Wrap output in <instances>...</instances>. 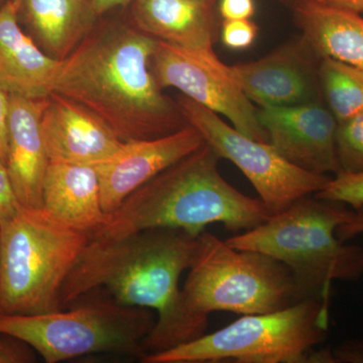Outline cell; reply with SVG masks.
I'll return each mask as SVG.
<instances>
[{"label":"cell","instance_id":"obj_34","mask_svg":"<svg viewBox=\"0 0 363 363\" xmlns=\"http://www.w3.org/2000/svg\"><path fill=\"white\" fill-rule=\"evenodd\" d=\"M208 1L211 2V4H213V2L215 1V0H208Z\"/></svg>","mask_w":363,"mask_h":363},{"label":"cell","instance_id":"obj_28","mask_svg":"<svg viewBox=\"0 0 363 363\" xmlns=\"http://www.w3.org/2000/svg\"><path fill=\"white\" fill-rule=\"evenodd\" d=\"M336 363H363V339H350L332 350Z\"/></svg>","mask_w":363,"mask_h":363},{"label":"cell","instance_id":"obj_16","mask_svg":"<svg viewBox=\"0 0 363 363\" xmlns=\"http://www.w3.org/2000/svg\"><path fill=\"white\" fill-rule=\"evenodd\" d=\"M62 61L51 58L23 32L16 0L0 6V89L33 99L49 96Z\"/></svg>","mask_w":363,"mask_h":363},{"label":"cell","instance_id":"obj_31","mask_svg":"<svg viewBox=\"0 0 363 363\" xmlns=\"http://www.w3.org/2000/svg\"><path fill=\"white\" fill-rule=\"evenodd\" d=\"M91 9L96 16H104V13H108L112 9L118 6H124L135 0H89Z\"/></svg>","mask_w":363,"mask_h":363},{"label":"cell","instance_id":"obj_32","mask_svg":"<svg viewBox=\"0 0 363 363\" xmlns=\"http://www.w3.org/2000/svg\"><path fill=\"white\" fill-rule=\"evenodd\" d=\"M322 4H329L340 9H348L357 13H363V0H317Z\"/></svg>","mask_w":363,"mask_h":363},{"label":"cell","instance_id":"obj_3","mask_svg":"<svg viewBox=\"0 0 363 363\" xmlns=\"http://www.w3.org/2000/svg\"><path fill=\"white\" fill-rule=\"evenodd\" d=\"M220 157L206 143L164 169L105 215L91 238H121L145 229L169 227L200 235L209 224L250 230L271 217L262 200L231 186L218 169Z\"/></svg>","mask_w":363,"mask_h":363},{"label":"cell","instance_id":"obj_23","mask_svg":"<svg viewBox=\"0 0 363 363\" xmlns=\"http://www.w3.org/2000/svg\"><path fill=\"white\" fill-rule=\"evenodd\" d=\"M320 199L344 203L353 210L363 205V174L339 172L326 187L314 195Z\"/></svg>","mask_w":363,"mask_h":363},{"label":"cell","instance_id":"obj_13","mask_svg":"<svg viewBox=\"0 0 363 363\" xmlns=\"http://www.w3.org/2000/svg\"><path fill=\"white\" fill-rule=\"evenodd\" d=\"M204 143L189 124L161 138L123 143L116 154L94 166L105 215L116 211L135 190Z\"/></svg>","mask_w":363,"mask_h":363},{"label":"cell","instance_id":"obj_15","mask_svg":"<svg viewBox=\"0 0 363 363\" xmlns=\"http://www.w3.org/2000/svg\"><path fill=\"white\" fill-rule=\"evenodd\" d=\"M48 97L33 99L9 95L6 164L16 197L25 207L43 208V187L50 164L42 133Z\"/></svg>","mask_w":363,"mask_h":363},{"label":"cell","instance_id":"obj_18","mask_svg":"<svg viewBox=\"0 0 363 363\" xmlns=\"http://www.w3.org/2000/svg\"><path fill=\"white\" fill-rule=\"evenodd\" d=\"M43 208L67 225L89 233L96 230L105 213L95 167L50 162L43 187Z\"/></svg>","mask_w":363,"mask_h":363},{"label":"cell","instance_id":"obj_27","mask_svg":"<svg viewBox=\"0 0 363 363\" xmlns=\"http://www.w3.org/2000/svg\"><path fill=\"white\" fill-rule=\"evenodd\" d=\"M218 9L223 21L250 20L255 4V0H219Z\"/></svg>","mask_w":363,"mask_h":363},{"label":"cell","instance_id":"obj_21","mask_svg":"<svg viewBox=\"0 0 363 363\" xmlns=\"http://www.w3.org/2000/svg\"><path fill=\"white\" fill-rule=\"evenodd\" d=\"M319 78L324 100L338 123L363 112V69L323 58Z\"/></svg>","mask_w":363,"mask_h":363},{"label":"cell","instance_id":"obj_35","mask_svg":"<svg viewBox=\"0 0 363 363\" xmlns=\"http://www.w3.org/2000/svg\"><path fill=\"white\" fill-rule=\"evenodd\" d=\"M4 0H0V4H1L2 2H4Z\"/></svg>","mask_w":363,"mask_h":363},{"label":"cell","instance_id":"obj_6","mask_svg":"<svg viewBox=\"0 0 363 363\" xmlns=\"http://www.w3.org/2000/svg\"><path fill=\"white\" fill-rule=\"evenodd\" d=\"M330 298L311 297L279 311L242 315L211 334L143 358L145 363H315L328 337Z\"/></svg>","mask_w":363,"mask_h":363},{"label":"cell","instance_id":"obj_22","mask_svg":"<svg viewBox=\"0 0 363 363\" xmlns=\"http://www.w3.org/2000/svg\"><path fill=\"white\" fill-rule=\"evenodd\" d=\"M336 150L341 172L363 174V112L338 123Z\"/></svg>","mask_w":363,"mask_h":363},{"label":"cell","instance_id":"obj_8","mask_svg":"<svg viewBox=\"0 0 363 363\" xmlns=\"http://www.w3.org/2000/svg\"><path fill=\"white\" fill-rule=\"evenodd\" d=\"M147 308L116 301H94L70 311L37 315L0 314V335L28 344L45 362L59 363L83 355L116 353L143 359V342L156 324Z\"/></svg>","mask_w":363,"mask_h":363},{"label":"cell","instance_id":"obj_33","mask_svg":"<svg viewBox=\"0 0 363 363\" xmlns=\"http://www.w3.org/2000/svg\"><path fill=\"white\" fill-rule=\"evenodd\" d=\"M284 4H288L289 6L292 7V9H295L301 4H305V2L310 1V0H281Z\"/></svg>","mask_w":363,"mask_h":363},{"label":"cell","instance_id":"obj_1","mask_svg":"<svg viewBox=\"0 0 363 363\" xmlns=\"http://www.w3.org/2000/svg\"><path fill=\"white\" fill-rule=\"evenodd\" d=\"M198 247L199 235L169 227L108 240L90 236L62 288V308L104 286L118 304L156 313V324L143 342L147 355L190 342L208 326V316L191 309L180 288Z\"/></svg>","mask_w":363,"mask_h":363},{"label":"cell","instance_id":"obj_4","mask_svg":"<svg viewBox=\"0 0 363 363\" xmlns=\"http://www.w3.org/2000/svg\"><path fill=\"white\" fill-rule=\"evenodd\" d=\"M354 210L306 196L259 226L226 240L238 250L266 253L290 267L306 298H331L332 283L363 276V248L336 235Z\"/></svg>","mask_w":363,"mask_h":363},{"label":"cell","instance_id":"obj_24","mask_svg":"<svg viewBox=\"0 0 363 363\" xmlns=\"http://www.w3.org/2000/svg\"><path fill=\"white\" fill-rule=\"evenodd\" d=\"M257 33L259 28L252 20L223 21L220 39L227 49L242 51L255 43Z\"/></svg>","mask_w":363,"mask_h":363},{"label":"cell","instance_id":"obj_14","mask_svg":"<svg viewBox=\"0 0 363 363\" xmlns=\"http://www.w3.org/2000/svg\"><path fill=\"white\" fill-rule=\"evenodd\" d=\"M42 133L50 162L95 166L123 145L99 117L56 93L48 97Z\"/></svg>","mask_w":363,"mask_h":363},{"label":"cell","instance_id":"obj_20","mask_svg":"<svg viewBox=\"0 0 363 363\" xmlns=\"http://www.w3.org/2000/svg\"><path fill=\"white\" fill-rule=\"evenodd\" d=\"M302 37L320 58L363 69V18L360 13L317 0L293 9Z\"/></svg>","mask_w":363,"mask_h":363},{"label":"cell","instance_id":"obj_11","mask_svg":"<svg viewBox=\"0 0 363 363\" xmlns=\"http://www.w3.org/2000/svg\"><path fill=\"white\" fill-rule=\"evenodd\" d=\"M321 58L301 35L257 61L227 66L245 96L259 107H285L322 101Z\"/></svg>","mask_w":363,"mask_h":363},{"label":"cell","instance_id":"obj_12","mask_svg":"<svg viewBox=\"0 0 363 363\" xmlns=\"http://www.w3.org/2000/svg\"><path fill=\"white\" fill-rule=\"evenodd\" d=\"M269 143L298 168L334 175L341 172L336 150L338 121L323 101L285 107H259Z\"/></svg>","mask_w":363,"mask_h":363},{"label":"cell","instance_id":"obj_10","mask_svg":"<svg viewBox=\"0 0 363 363\" xmlns=\"http://www.w3.org/2000/svg\"><path fill=\"white\" fill-rule=\"evenodd\" d=\"M150 69L162 89L176 88L197 104L225 116L243 135L269 143L257 107L229 76L227 65L214 51L187 49L156 40Z\"/></svg>","mask_w":363,"mask_h":363},{"label":"cell","instance_id":"obj_19","mask_svg":"<svg viewBox=\"0 0 363 363\" xmlns=\"http://www.w3.org/2000/svg\"><path fill=\"white\" fill-rule=\"evenodd\" d=\"M18 20L48 56L64 61L95 28L89 0H16Z\"/></svg>","mask_w":363,"mask_h":363},{"label":"cell","instance_id":"obj_7","mask_svg":"<svg viewBox=\"0 0 363 363\" xmlns=\"http://www.w3.org/2000/svg\"><path fill=\"white\" fill-rule=\"evenodd\" d=\"M191 309L210 313L264 314L307 298L290 267L271 255L238 250L203 231L183 288Z\"/></svg>","mask_w":363,"mask_h":363},{"label":"cell","instance_id":"obj_25","mask_svg":"<svg viewBox=\"0 0 363 363\" xmlns=\"http://www.w3.org/2000/svg\"><path fill=\"white\" fill-rule=\"evenodd\" d=\"M20 207L6 164L0 160V223L13 217Z\"/></svg>","mask_w":363,"mask_h":363},{"label":"cell","instance_id":"obj_2","mask_svg":"<svg viewBox=\"0 0 363 363\" xmlns=\"http://www.w3.org/2000/svg\"><path fill=\"white\" fill-rule=\"evenodd\" d=\"M155 45L133 23L95 26L62 61L52 93L92 112L123 143L175 133L187 123L150 69Z\"/></svg>","mask_w":363,"mask_h":363},{"label":"cell","instance_id":"obj_30","mask_svg":"<svg viewBox=\"0 0 363 363\" xmlns=\"http://www.w3.org/2000/svg\"><path fill=\"white\" fill-rule=\"evenodd\" d=\"M363 233V205L354 210L352 218L347 223L339 226L336 230V235L341 241L351 240L355 236Z\"/></svg>","mask_w":363,"mask_h":363},{"label":"cell","instance_id":"obj_17","mask_svg":"<svg viewBox=\"0 0 363 363\" xmlns=\"http://www.w3.org/2000/svg\"><path fill=\"white\" fill-rule=\"evenodd\" d=\"M208 0H135L133 25L152 39L213 51L216 25Z\"/></svg>","mask_w":363,"mask_h":363},{"label":"cell","instance_id":"obj_26","mask_svg":"<svg viewBox=\"0 0 363 363\" xmlns=\"http://www.w3.org/2000/svg\"><path fill=\"white\" fill-rule=\"evenodd\" d=\"M33 348L18 339L4 336L0 338V363L35 362Z\"/></svg>","mask_w":363,"mask_h":363},{"label":"cell","instance_id":"obj_29","mask_svg":"<svg viewBox=\"0 0 363 363\" xmlns=\"http://www.w3.org/2000/svg\"><path fill=\"white\" fill-rule=\"evenodd\" d=\"M11 100L9 95L0 89V160L6 164L9 150V121Z\"/></svg>","mask_w":363,"mask_h":363},{"label":"cell","instance_id":"obj_9","mask_svg":"<svg viewBox=\"0 0 363 363\" xmlns=\"http://www.w3.org/2000/svg\"><path fill=\"white\" fill-rule=\"evenodd\" d=\"M176 104L186 123L218 157L233 162L242 172L272 215L284 211L301 198L316 194L331 180L328 175L298 168L271 143L248 138L219 114L185 95H179Z\"/></svg>","mask_w":363,"mask_h":363},{"label":"cell","instance_id":"obj_5","mask_svg":"<svg viewBox=\"0 0 363 363\" xmlns=\"http://www.w3.org/2000/svg\"><path fill=\"white\" fill-rule=\"evenodd\" d=\"M90 236L44 208L21 205L13 217L0 223V314L63 309L62 288Z\"/></svg>","mask_w":363,"mask_h":363}]
</instances>
